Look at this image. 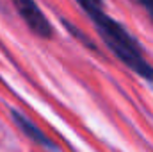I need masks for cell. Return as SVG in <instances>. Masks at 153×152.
Wrapping results in <instances>:
<instances>
[{
  "label": "cell",
  "mask_w": 153,
  "mask_h": 152,
  "mask_svg": "<svg viewBox=\"0 0 153 152\" xmlns=\"http://www.w3.org/2000/svg\"><path fill=\"white\" fill-rule=\"evenodd\" d=\"M87 16L94 23V29L100 34V38L103 39V43L114 52L116 57L119 61H123L137 75H141L144 81L153 84V66L144 59L143 48L137 43V39L134 38L119 22L111 18L103 11V7L96 9V11H91Z\"/></svg>",
  "instance_id": "1"
},
{
  "label": "cell",
  "mask_w": 153,
  "mask_h": 152,
  "mask_svg": "<svg viewBox=\"0 0 153 152\" xmlns=\"http://www.w3.org/2000/svg\"><path fill=\"white\" fill-rule=\"evenodd\" d=\"M11 4L14 5L18 14L23 18L27 27L36 36H39L41 39H50L53 36L52 23L48 22V18L43 14V11L39 9V5L34 0H11Z\"/></svg>",
  "instance_id": "2"
},
{
  "label": "cell",
  "mask_w": 153,
  "mask_h": 152,
  "mask_svg": "<svg viewBox=\"0 0 153 152\" xmlns=\"http://www.w3.org/2000/svg\"><path fill=\"white\" fill-rule=\"evenodd\" d=\"M11 118H13V122L16 123V127H18L29 140H32L34 143H38V145L45 147V149L59 150V147H57L53 141H50V138L45 136V132L39 129L38 125H36L34 122H30L25 114H22L18 109H11Z\"/></svg>",
  "instance_id": "3"
},
{
  "label": "cell",
  "mask_w": 153,
  "mask_h": 152,
  "mask_svg": "<svg viewBox=\"0 0 153 152\" xmlns=\"http://www.w3.org/2000/svg\"><path fill=\"white\" fill-rule=\"evenodd\" d=\"M62 23H64V27L68 29V32H70L71 36H75V39H78V41H80L82 45H85L87 48H93V50H96V45H94L91 39L87 38V36H85V34H84L80 29H76L75 25H73V23H70L68 20H62Z\"/></svg>",
  "instance_id": "4"
},
{
  "label": "cell",
  "mask_w": 153,
  "mask_h": 152,
  "mask_svg": "<svg viewBox=\"0 0 153 152\" xmlns=\"http://www.w3.org/2000/svg\"><path fill=\"white\" fill-rule=\"evenodd\" d=\"M76 2L85 11V14L91 13V11H96V9H102L103 7V0H76Z\"/></svg>",
  "instance_id": "5"
},
{
  "label": "cell",
  "mask_w": 153,
  "mask_h": 152,
  "mask_svg": "<svg viewBox=\"0 0 153 152\" xmlns=\"http://www.w3.org/2000/svg\"><path fill=\"white\" fill-rule=\"evenodd\" d=\"M134 2H137V4H141L146 11L148 9H153V0H134Z\"/></svg>",
  "instance_id": "6"
},
{
  "label": "cell",
  "mask_w": 153,
  "mask_h": 152,
  "mask_svg": "<svg viewBox=\"0 0 153 152\" xmlns=\"http://www.w3.org/2000/svg\"><path fill=\"white\" fill-rule=\"evenodd\" d=\"M146 13H148V14H150V16H152V20H153V9H148V11H146Z\"/></svg>",
  "instance_id": "7"
}]
</instances>
